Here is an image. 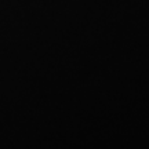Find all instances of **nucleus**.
Masks as SVG:
<instances>
[]
</instances>
